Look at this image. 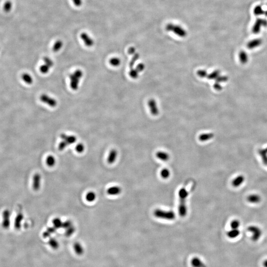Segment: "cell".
Masks as SVG:
<instances>
[{"label": "cell", "instance_id": "cell-39", "mask_svg": "<svg viewBox=\"0 0 267 267\" xmlns=\"http://www.w3.org/2000/svg\"><path fill=\"white\" fill-rule=\"evenodd\" d=\"M138 72L136 69H131L129 72V75L133 79L137 78L138 77Z\"/></svg>", "mask_w": 267, "mask_h": 267}, {"label": "cell", "instance_id": "cell-10", "mask_svg": "<svg viewBox=\"0 0 267 267\" xmlns=\"http://www.w3.org/2000/svg\"><path fill=\"white\" fill-rule=\"evenodd\" d=\"M70 79V87L72 90H77L78 89L79 86V83L80 79L75 76L73 73L70 74L69 76Z\"/></svg>", "mask_w": 267, "mask_h": 267}, {"label": "cell", "instance_id": "cell-45", "mask_svg": "<svg viewBox=\"0 0 267 267\" xmlns=\"http://www.w3.org/2000/svg\"><path fill=\"white\" fill-rule=\"evenodd\" d=\"M73 74L75 76H76L77 78H78L80 79L83 77V72L81 70H80V69H77V70H75Z\"/></svg>", "mask_w": 267, "mask_h": 267}, {"label": "cell", "instance_id": "cell-33", "mask_svg": "<svg viewBox=\"0 0 267 267\" xmlns=\"http://www.w3.org/2000/svg\"><path fill=\"white\" fill-rule=\"evenodd\" d=\"M109 63L113 66H118L120 64L121 60L118 57H113L109 60Z\"/></svg>", "mask_w": 267, "mask_h": 267}, {"label": "cell", "instance_id": "cell-43", "mask_svg": "<svg viewBox=\"0 0 267 267\" xmlns=\"http://www.w3.org/2000/svg\"><path fill=\"white\" fill-rule=\"evenodd\" d=\"M67 145H68V143H67L66 142H65V140H63V141L60 142L59 144V150H60V151H62V150H64V149L66 147Z\"/></svg>", "mask_w": 267, "mask_h": 267}, {"label": "cell", "instance_id": "cell-1", "mask_svg": "<svg viewBox=\"0 0 267 267\" xmlns=\"http://www.w3.org/2000/svg\"><path fill=\"white\" fill-rule=\"evenodd\" d=\"M153 215L157 218L168 221H172L176 218V214L171 210L166 211L161 209H156L153 212Z\"/></svg>", "mask_w": 267, "mask_h": 267}, {"label": "cell", "instance_id": "cell-21", "mask_svg": "<svg viewBox=\"0 0 267 267\" xmlns=\"http://www.w3.org/2000/svg\"><path fill=\"white\" fill-rule=\"evenodd\" d=\"M214 134L213 133H204L202 134L199 136V140L201 142H205L207 140H211L213 138Z\"/></svg>", "mask_w": 267, "mask_h": 267}, {"label": "cell", "instance_id": "cell-16", "mask_svg": "<svg viewBox=\"0 0 267 267\" xmlns=\"http://www.w3.org/2000/svg\"><path fill=\"white\" fill-rule=\"evenodd\" d=\"M191 264L194 267H207L202 261L197 257H195L192 259Z\"/></svg>", "mask_w": 267, "mask_h": 267}, {"label": "cell", "instance_id": "cell-26", "mask_svg": "<svg viewBox=\"0 0 267 267\" xmlns=\"http://www.w3.org/2000/svg\"><path fill=\"white\" fill-rule=\"evenodd\" d=\"M160 176L163 179H167L170 176V171L167 168H163L160 171Z\"/></svg>", "mask_w": 267, "mask_h": 267}, {"label": "cell", "instance_id": "cell-40", "mask_svg": "<svg viewBox=\"0 0 267 267\" xmlns=\"http://www.w3.org/2000/svg\"><path fill=\"white\" fill-rule=\"evenodd\" d=\"M43 60H44V62H45V64H46V65H47L50 68L53 66L54 62L49 57H44V59H43Z\"/></svg>", "mask_w": 267, "mask_h": 267}, {"label": "cell", "instance_id": "cell-51", "mask_svg": "<svg viewBox=\"0 0 267 267\" xmlns=\"http://www.w3.org/2000/svg\"><path fill=\"white\" fill-rule=\"evenodd\" d=\"M135 52V49L133 47L130 48L129 49V50H128V53L130 55H133V54H134Z\"/></svg>", "mask_w": 267, "mask_h": 267}, {"label": "cell", "instance_id": "cell-42", "mask_svg": "<svg viewBox=\"0 0 267 267\" xmlns=\"http://www.w3.org/2000/svg\"><path fill=\"white\" fill-rule=\"evenodd\" d=\"M76 150L78 153H82L85 150V147L83 143H80L78 144L76 147Z\"/></svg>", "mask_w": 267, "mask_h": 267}, {"label": "cell", "instance_id": "cell-18", "mask_svg": "<svg viewBox=\"0 0 267 267\" xmlns=\"http://www.w3.org/2000/svg\"><path fill=\"white\" fill-rule=\"evenodd\" d=\"M240 234L239 229H231L226 233L228 238L231 239H235L238 238Z\"/></svg>", "mask_w": 267, "mask_h": 267}, {"label": "cell", "instance_id": "cell-28", "mask_svg": "<svg viewBox=\"0 0 267 267\" xmlns=\"http://www.w3.org/2000/svg\"><path fill=\"white\" fill-rule=\"evenodd\" d=\"M48 243H49V245L51 246V247L53 249H57L59 248V242L55 240V238H50Z\"/></svg>", "mask_w": 267, "mask_h": 267}, {"label": "cell", "instance_id": "cell-30", "mask_svg": "<svg viewBox=\"0 0 267 267\" xmlns=\"http://www.w3.org/2000/svg\"><path fill=\"white\" fill-rule=\"evenodd\" d=\"M55 159L52 155H49L46 159V163L49 167H53L55 164Z\"/></svg>", "mask_w": 267, "mask_h": 267}, {"label": "cell", "instance_id": "cell-44", "mask_svg": "<svg viewBox=\"0 0 267 267\" xmlns=\"http://www.w3.org/2000/svg\"><path fill=\"white\" fill-rule=\"evenodd\" d=\"M216 80V82H218V83L225 82L228 80V77L226 76H220V75Z\"/></svg>", "mask_w": 267, "mask_h": 267}, {"label": "cell", "instance_id": "cell-23", "mask_svg": "<svg viewBox=\"0 0 267 267\" xmlns=\"http://www.w3.org/2000/svg\"><path fill=\"white\" fill-rule=\"evenodd\" d=\"M259 154L260 155L263 163L266 166H267V152L265 149H260L259 150Z\"/></svg>", "mask_w": 267, "mask_h": 267}, {"label": "cell", "instance_id": "cell-37", "mask_svg": "<svg viewBox=\"0 0 267 267\" xmlns=\"http://www.w3.org/2000/svg\"><path fill=\"white\" fill-rule=\"evenodd\" d=\"M50 68V67L46 65V64H44L40 67L39 69L42 73L47 74L49 72Z\"/></svg>", "mask_w": 267, "mask_h": 267}, {"label": "cell", "instance_id": "cell-25", "mask_svg": "<svg viewBox=\"0 0 267 267\" xmlns=\"http://www.w3.org/2000/svg\"><path fill=\"white\" fill-rule=\"evenodd\" d=\"M189 196V192H187L185 188H181L178 192V196L179 199H187Z\"/></svg>", "mask_w": 267, "mask_h": 267}, {"label": "cell", "instance_id": "cell-38", "mask_svg": "<svg viewBox=\"0 0 267 267\" xmlns=\"http://www.w3.org/2000/svg\"><path fill=\"white\" fill-rule=\"evenodd\" d=\"M75 229L73 226H70L68 229H66V231H65L66 236H71V235L73 234L75 232Z\"/></svg>", "mask_w": 267, "mask_h": 267}, {"label": "cell", "instance_id": "cell-20", "mask_svg": "<svg viewBox=\"0 0 267 267\" xmlns=\"http://www.w3.org/2000/svg\"><path fill=\"white\" fill-rule=\"evenodd\" d=\"M23 219V215L22 213H18L16 217L15 221V226L16 229L19 230L21 228V222L22 221Z\"/></svg>", "mask_w": 267, "mask_h": 267}, {"label": "cell", "instance_id": "cell-32", "mask_svg": "<svg viewBox=\"0 0 267 267\" xmlns=\"http://www.w3.org/2000/svg\"><path fill=\"white\" fill-rule=\"evenodd\" d=\"M52 224L54 225V227L57 229H59L60 228H62V225H63V222L62 221V220L60 219L55 218L52 221Z\"/></svg>", "mask_w": 267, "mask_h": 267}, {"label": "cell", "instance_id": "cell-27", "mask_svg": "<svg viewBox=\"0 0 267 267\" xmlns=\"http://www.w3.org/2000/svg\"><path fill=\"white\" fill-rule=\"evenodd\" d=\"M63 46V42L61 40H57L55 42V43L52 47V51L54 52H59L60 49H62Z\"/></svg>", "mask_w": 267, "mask_h": 267}, {"label": "cell", "instance_id": "cell-36", "mask_svg": "<svg viewBox=\"0 0 267 267\" xmlns=\"http://www.w3.org/2000/svg\"><path fill=\"white\" fill-rule=\"evenodd\" d=\"M254 13L256 15H260L264 14V10H263L261 6H257L254 8Z\"/></svg>", "mask_w": 267, "mask_h": 267}, {"label": "cell", "instance_id": "cell-35", "mask_svg": "<svg viewBox=\"0 0 267 267\" xmlns=\"http://www.w3.org/2000/svg\"><path fill=\"white\" fill-rule=\"evenodd\" d=\"M13 7L12 2L10 1H8L5 3L3 6V10H5V12L6 13H9Z\"/></svg>", "mask_w": 267, "mask_h": 267}, {"label": "cell", "instance_id": "cell-2", "mask_svg": "<svg viewBox=\"0 0 267 267\" xmlns=\"http://www.w3.org/2000/svg\"><path fill=\"white\" fill-rule=\"evenodd\" d=\"M247 230L252 233L251 240L254 242L258 241L262 235V230L259 226H257L251 225L248 227Z\"/></svg>", "mask_w": 267, "mask_h": 267}, {"label": "cell", "instance_id": "cell-22", "mask_svg": "<svg viewBox=\"0 0 267 267\" xmlns=\"http://www.w3.org/2000/svg\"><path fill=\"white\" fill-rule=\"evenodd\" d=\"M74 249L78 255H81L84 253V248L79 243H76L74 244Z\"/></svg>", "mask_w": 267, "mask_h": 267}, {"label": "cell", "instance_id": "cell-3", "mask_svg": "<svg viewBox=\"0 0 267 267\" xmlns=\"http://www.w3.org/2000/svg\"><path fill=\"white\" fill-rule=\"evenodd\" d=\"M267 26V21L265 19L258 18L256 21L254 25L253 26V32L255 34H257L260 32L262 27H264Z\"/></svg>", "mask_w": 267, "mask_h": 267}, {"label": "cell", "instance_id": "cell-9", "mask_svg": "<svg viewBox=\"0 0 267 267\" xmlns=\"http://www.w3.org/2000/svg\"><path fill=\"white\" fill-rule=\"evenodd\" d=\"M148 105L151 113L154 116L157 115L159 113V111L157 103L154 99H150L148 102Z\"/></svg>", "mask_w": 267, "mask_h": 267}, {"label": "cell", "instance_id": "cell-5", "mask_svg": "<svg viewBox=\"0 0 267 267\" xmlns=\"http://www.w3.org/2000/svg\"><path fill=\"white\" fill-rule=\"evenodd\" d=\"M40 99L41 101H42L43 103L47 104L48 105H49V106H51L52 108L55 107L57 105V101L54 98H51L49 96H48L47 94H41V96L40 97Z\"/></svg>", "mask_w": 267, "mask_h": 267}, {"label": "cell", "instance_id": "cell-8", "mask_svg": "<svg viewBox=\"0 0 267 267\" xmlns=\"http://www.w3.org/2000/svg\"><path fill=\"white\" fill-rule=\"evenodd\" d=\"M245 180V178L243 175H239L235 177L231 182L232 186L234 187L237 188L240 187L244 183Z\"/></svg>", "mask_w": 267, "mask_h": 267}, {"label": "cell", "instance_id": "cell-4", "mask_svg": "<svg viewBox=\"0 0 267 267\" xmlns=\"http://www.w3.org/2000/svg\"><path fill=\"white\" fill-rule=\"evenodd\" d=\"M10 217H11V213L10 210H5L2 214V225L3 227L5 229H8L10 227Z\"/></svg>", "mask_w": 267, "mask_h": 267}, {"label": "cell", "instance_id": "cell-48", "mask_svg": "<svg viewBox=\"0 0 267 267\" xmlns=\"http://www.w3.org/2000/svg\"><path fill=\"white\" fill-rule=\"evenodd\" d=\"M72 2H73L75 6H76L77 7L81 6L82 5V3H83L82 0H72Z\"/></svg>", "mask_w": 267, "mask_h": 267}, {"label": "cell", "instance_id": "cell-41", "mask_svg": "<svg viewBox=\"0 0 267 267\" xmlns=\"http://www.w3.org/2000/svg\"><path fill=\"white\" fill-rule=\"evenodd\" d=\"M138 57H139L138 54H136V55H134L133 57L132 58V60H131L130 62V64H129V66L130 67L131 69H132L133 68L134 65L135 64V63L138 60Z\"/></svg>", "mask_w": 267, "mask_h": 267}, {"label": "cell", "instance_id": "cell-24", "mask_svg": "<svg viewBox=\"0 0 267 267\" xmlns=\"http://www.w3.org/2000/svg\"><path fill=\"white\" fill-rule=\"evenodd\" d=\"M21 77H22V79L23 80V81L25 83H26V84H28V85H31L33 82L32 77L31 75L28 73H23Z\"/></svg>", "mask_w": 267, "mask_h": 267}, {"label": "cell", "instance_id": "cell-34", "mask_svg": "<svg viewBox=\"0 0 267 267\" xmlns=\"http://www.w3.org/2000/svg\"><path fill=\"white\" fill-rule=\"evenodd\" d=\"M220 72L219 70H215L212 72L209 75H208V78L210 80L212 79H216L220 76Z\"/></svg>", "mask_w": 267, "mask_h": 267}, {"label": "cell", "instance_id": "cell-11", "mask_svg": "<svg viewBox=\"0 0 267 267\" xmlns=\"http://www.w3.org/2000/svg\"><path fill=\"white\" fill-rule=\"evenodd\" d=\"M262 198L259 194H250L247 197V200L250 203L258 204L261 202Z\"/></svg>", "mask_w": 267, "mask_h": 267}, {"label": "cell", "instance_id": "cell-17", "mask_svg": "<svg viewBox=\"0 0 267 267\" xmlns=\"http://www.w3.org/2000/svg\"><path fill=\"white\" fill-rule=\"evenodd\" d=\"M156 156L158 159L160 160L161 161H167L169 160L170 159V155L166 152L159 151L156 153Z\"/></svg>", "mask_w": 267, "mask_h": 267}, {"label": "cell", "instance_id": "cell-47", "mask_svg": "<svg viewBox=\"0 0 267 267\" xmlns=\"http://www.w3.org/2000/svg\"><path fill=\"white\" fill-rule=\"evenodd\" d=\"M72 226V224L71 222L70 221H66L64 222L63 223V225H62V228L65 229V230L68 229V228H69L70 226Z\"/></svg>", "mask_w": 267, "mask_h": 267}, {"label": "cell", "instance_id": "cell-12", "mask_svg": "<svg viewBox=\"0 0 267 267\" xmlns=\"http://www.w3.org/2000/svg\"><path fill=\"white\" fill-rule=\"evenodd\" d=\"M262 44V40L261 39H255L249 41L247 44V47L249 49H253L258 47Z\"/></svg>", "mask_w": 267, "mask_h": 267}, {"label": "cell", "instance_id": "cell-49", "mask_svg": "<svg viewBox=\"0 0 267 267\" xmlns=\"http://www.w3.org/2000/svg\"><path fill=\"white\" fill-rule=\"evenodd\" d=\"M144 69H145V65L143 64H140L137 65V68L136 69L139 72L142 71Z\"/></svg>", "mask_w": 267, "mask_h": 267}, {"label": "cell", "instance_id": "cell-29", "mask_svg": "<svg viewBox=\"0 0 267 267\" xmlns=\"http://www.w3.org/2000/svg\"><path fill=\"white\" fill-rule=\"evenodd\" d=\"M96 199V194L93 192H88L86 196V199L88 202H92L94 201Z\"/></svg>", "mask_w": 267, "mask_h": 267}, {"label": "cell", "instance_id": "cell-15", "mask_svg": "<svg viewBox=\"0 0 267 267\" xmlns=\"http://www.w3.org/2000/svg\"><path fill=\"white\" fill-rule=\"evenodd\" d=\"M118 153L117 150H112L109 152V155L108 157V162L110 164L114 163L116 161Z\"/></svg>", "mask_w": 267, "mask_h": 267}, {"label": "cell", "instance_id": "cell-7", "mask_svg": "<svg viewBox=\"0 0 267 267\" xmlns=\"http://www.w3.org/2000/svg\"><path fill=\"white\" fill-rule=\"evenodd\" d=\"M80 37L87 47H90L94 45V41L86 33H82L80 35Z\"/></svg>", "mask_w": 267, "mask_h": 267}, {"label": "cell", "instance_id": "cell-6", "mask_svg": "<svg viewBox=\"0 0 267 267\" xmlns=\"http://www.w3.org/2000/svg\"><path fill=\"white\" fill-rule=\"evenodd\" d=\"M41 179V176L38 173H36L33 177L32 187L34 191H38L40 188Z\"/></svg>", "mask_w": 267, "mask_h": 267}, {"label": "cell", "instance_id": "cell-46", "mask_svg": "<svg viewBox=\"0 0 267 267\" xmlns=\"http://www.w3.org/2000/svg\"><path fill=\"white\" fill-rule=\"evenodd\" d=\"M197 75H199V76L201 78L205 77L207 76V72H206V71L204 70H199L197 72Z\"/></svg>", "mask_w": 267, "mask_h": 267}, {"label": "cell", "instance_id": "cell-13", "mask_svg": "<svg viewBox=\"0 0 267 267\" xmlns=\"http://www.w3.org/2000/svg\"><path fill=\"white\" fill-rule=\"evenodd\" d=\"M60 138L62 140H65L68 145H71L75 143L77 140L76 137L74 136H67L65 134H62Z\"/></svg>", "mask_w": 267, "mask_h": 267}, {"label": "cell", "instance_id": "cell-31", "mask_svg": "<svg viewBox=\"0 0 267 267\" xmlns=\"http://www.w3.org/2000/svg\"><path fill=\"white\" fill-rule=\"evenodd\" d=\"M240 226V222L238 219L232 220L230 223V226L231 229H238Z\"/></svg>", "mask_w": 267, "mask_h": 267}, {"label": "cell", "instance_id": "cell-19", "mask_svg": "<svg viewBox=\"0 0 267 267\" xmlns=\"http://www.w3.org/2000/svg\"><path fill=\"white\" fill-rule=\"evenodd\" d=\"M238 57L240 62L243 64H246L248 61V55L246 52L244 51H241L239 52Z\"/></svg>", "mask_w": 267, "mask_h": 267}, {"label": "cell", "instance_id": "cell-50", "mask_svg": "<svg viewBox=\"0 0 267 267\" xmlns=\"http://www.w3.org/2000/svg\"><path fill=\"white\" fill-rule=\"evenodd\" d=\"M214 88L215 90H217V91H220V90H221L222 89V87L220 84V83H218V82H216L214 85Z\"/></svg>", "mask_w": 267, "mask_h": 267}, {"label": "cell", "instance_id": "cell-14", "mask_svg": "<svg viewBox=\"0 0 267 267\" xmlns=\"http://www.w3.org/2000/svg\"><path fill=\"white\" fill-rule=\"evenodd\" d=\"M122 191L121 188L118 186H113L109 187L107 190V193L110 196H117L120 194Z\"/></svg>", "mask_w": 267, "mask_h": 267}, {"label": "cell", "instance_id": "cell-53", "mask_svg": "<svg viewBox=\"0 0 267 267\" xmlns=\"http://www.w3.org/2000/svg\"><path fill=\"white\" fill-rule=\"evenodd\" d=\"M265 150H267V147H266V148H265Z\"/></svg>", "mask_w": 267, "mask_h": 267}, {"label": "cell", "instance_id": "cell-52", "mask_svg": "<svg viewBox=\"0 0 267 267\" xmlns=\"http://www.w3.org/2000/svg\"><path fill=\"white\" fill-rule=\"evenodd\" d=\"M263 265L264 267H267V259L264 260L263 263Z\"/></svg>", "mask_w": 267, "mask_h": 267}]
</instances>
